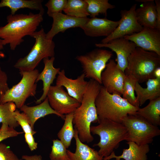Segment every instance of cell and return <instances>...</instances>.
<instances>
[{
    "label": "cell",
    "mask_w": 160,
    "mask_h": 160,
    "mask_svg": "<svg viewBox=\"0 0 160 160\" xmlns=\"http://www.w3.org/2000/svg\"><path fill=\"white\" fill-rule=\"evenodd\" d=\"M102 85L90 79L80 105L73 113V124L79 138L82 143L92 142L94 138L90 131L91 123L98 122L95 100Z\"/></svg>",
    "instance_id": "obj_1"
},
{
    "label": "cell",
    "mask_w": 160,
    "mask_h": 160,
    "mask_svg": "<svg viewBox=\"0 0 160 160\" xmlns=\"http://www.w3.org/2000/svg\"><path fill=\"white\" fill-rule=\"evenodd\" d=\"M43 14H10L7 17V23L0 27V38L4 46L9 44L11 49L15 50L24 40L26 36H30L43 21Z\"/></svg>",
    "instance_id": "obj_2"
},
{
    "label": "cell",
    "mask_w": 160,
    "mask_h": 160,
    "mask_svg": "<svg viewBox=\"0 0 160 160\" xmlns=\"http://www.w3.org/2000/svg\"><path fill=\"white\" fill-rule=\"evenodd\" d=\"M95 103L98 121L107 119L122 123L128 115L136 114L139 108L132 105L120 95L110 93L102 85Z\"/></svg>",
    "instance_id": "obj_3"
},
{
    "label": "cell",
    "mask_w": 160,
    "mask_h": 160,
    "mask_svg": "<svg viewBox=\"0 0 160 160\" xmlns=\"http://www.w3.org/2000/svg\"><path fill=\"white\" fill-rule=\"evenodd\" d=\"M99 124L91 126L90 131L93 135L100 137V140L93 146L100 148L98 153L103 158L109 156L119 147L120 143L126 140L128 136L127 129L122 123H118L107 119L100 120Z\"/></svg>",
    "instance_id": "obj_4"
},
{
    "label": "cell",
    "mask_w": 160,
    "mask_h": 160,
    "mask_svg": "<svg viewBox=\"0 0 160 160\" xmlns=\"http://www.w3.org/2000/svg\"><path fill=\"white\" fill-rule=\"evenodd\" d=\"M160 67V56L137 47L128 57L125 75H130L140 83L154 79L155 70Z\"/></svg>",
    "instance_id": "obj_5"
},
{
    "label": "cell",
    "mask_w": 160,
    "mask_h": 160,
    "mask_svg": "<svg viewBox=\"0 0 160 160\" xmlns=\"http://www.w3.org/2000/svg\"><path fill=\"white\" fill-rule=\"evenodd\" d=\"M30 36L35 38V43L28 54L19 59L14 65V67L19 71H32L42 60L54 57L55 44L52 40L47 38L43 28Z\"/></svg>",
    "instance_id": "obj_6"
},
{
    "label": "cell",
    "mask_w": 160,
    "mask_h": 160,
    "mask_svg": "<svg viewBox=\"0 0 160 160\" xmlns=\"http://www.w3.org/2000/svg\"><path fill=\"white\" fill-rule=\"evenodd\" d=\"M19 73L22 77L21 80L5 92L0 100V104L12 102L17 108L20 109L28 98L36 94L39 70L35 69L30 71H19Z\"/></svg>",
    "instance_id": "obj_7"
},
{
    "label": "cell",
    "mask_w": 160,
    "mask_h": 160,
    "mask_svg": "<svg viewBox=\"0 0 160 160\" xmlns=\"http://www.w3.org/2000/svg\"><path fill=\"white\" fill-rule=\"evenodd\" d=\"M122 123L127 131V142H133L138 145L148 144L152 142L154 137L160 135L158 127L136 114L128 115Z\"/></svg>",
    "instance_id": "obj_8"
},
{
    "label": "cell",
    "mask_w": 160,
    "mask_h": 160,
    "mask_svg": "<svg viewBox=\"0 0 160 160\" xmlns=\"http://www.w3.org/2000/svg\"><path fill=\"white\" fill-rule=\"evenodd\" d=\"M113 55L112 51L102 49H94L76 59L81 63L85 78L102 85L101 74Z\"/></svg>",
    "instance_id": "obj_9"
},
{
    "label": "cell",
    "mask_w": 160,
    "mask_h": 160,
    "mask_svg": "<svg viewBox=\"0 0 160 160\" xmlns=\"http://www.w3.org/2000/svg\"><path fill=\"white\" fill-rule=\"evenodd\" d=\"M47 97L51 107L62 116L74 113L81 104L71 97L63 87L56 85L50 86Z\"/></svg>",
    "instance_id": "obj_10"
},
{
    "label": "cell",
    "mask_w": 160,
    "mask_h": 160,
    "mask_svg": "<svg viewBox=\"0 0 160 160\" xmlns=\"http://www.w3.org/2000/svg\"><path fill=\"white\" fill-rule=\"evenodd\" d=\"M137 4L132 5L128 10H121L120 12V22L114 30L108 36L101 41V43H107L116 39L124 37L140 31L143 29L137 22L135 14Z\"/></svg>",
    "instance_id": "obj_11"
},
{
    "label": "cell",
    "mask_w": 160,
    "mask_h": 160,
    "mask_svg": "<svg viewBox=\"0 0 160 160\" xmlns=\"http://www.w3.org/2000/svg\"><path fill=\"white\" fill-rule=\"evenodd\" d=\"M125 75L112 59L107 63L101 74L102 84L110 93L122 95Z\"/></svg>",
    "instance_id": "obj_12"
},
{
    "label": "cell",
    "mask_w": 160,
    "mask_h": 160,
    "mask_svg": "<svg viewBox=\"0 0 160 160\" xmlns=\"http://www.w3.org/2000/svg\"><path fill=\"white\" fill-rule=\"evenodd\" d=\"M124 38L133 42L137 47L154 52L160 56V30L143 27L139 32L127 35Z\"/></svg>",
    "instance_id": "obj_13"
},
{
    "label": "cell",
    "mask_w": 160,
    "mask_h": 160,
    "mask_svg": "<svg viewBox=\"0 0 160 160\" xmlns=\"http://www.w3.org/2000/svg\"><path fill=\"white\" fill-rule=\"evenodd\" d=\"M96 47L108 48L116 53V60L119 68L124 72L127 65L128 57L137 47L133 42L124 37L113 40L106 43H97Z\"/></svg>",
    "instance_id": "obj_14"
},
{
    "label": "cell",
    "mask_w": 160,
    "mask_h": 160,
    "mask_svg": "<svg viewBox=\"0 0 160 160\" xmlns=\"http://www.w3.org/2000/svg\"><path fill=\"white\" fill-rule=\"evenodd\" d=\"M85 78L82 73L76 79L69 78L65 75L64 70L63 69L58 74L56 85L65 87L68 94L81 103L88 84Z\"/></svg>",
    "instance_id": "obj_15"
},
{
    "label": "cell",
    "mask_w": 160,
    "mask_h": 160,
    "mask_svg": "<svg viewBox=\"0 0 160 160\" xmlns=\"http://www.w3.org/2000/svg\"><path fill=\"white\" fill-rule=\"evenodd\" d=\"M53 23L50 30L46 33L47 38L52 40L53 37L60 32L64 33L67 29L79 27L81 28L85 24L89 18L76 17L58 13L52 14L51 17Z\"/></svg>",
    "instance_id": "obj_16"
},
{
    "label": "cell",
    "mask_w": 160,
    "mask_h": 160,
    "mask_svg": "<svg viewBox=\"0 0 160 160\" xmlns=\"http://www.w3.org/2000/svg\"><path fill=\"white\" fill-rule=\"evenodd\" d=\"M119 22V20L113 21L106 18H100L96 17L89 18L81 28L88 36L106 37L114 30Z\"/></svg>",
    "instance_id": "obj_17"
},
{
    "label": "cell",
    "mask_w": 160,
    "mask_h": 160,
    "mask_svg": "<svg viewBox=\"0 0 160 160\" xmlns=\"http://www.w3.org/2000/svg\"><path fill=\"white\" fill-rule=\"evenodd\" d=\"M55 60L54 57L44 58L43 59L44 67L39 73L36 80L37 83L41 80L43 83V93L40 98L35 101L36 104H40L46 98L49 89L53 83L56 76L60 71V68H55L53 66Z\"/></svg>",
    "instance_id": "obj_18"
},
{
    "label": "cell",
    "mask_w": 160,
    "mask_h": 160,
    "mask_svg": "<svg viewBox=\"0 0 160 160\" xmlns=\"http://www.w3.org/2000/svg\"><path fill=\"white\" fill-rule=\"evenodd\" d=\"M20 109L26 116L33 130L35 123L41 118L51 114H55L63 119L65 117L58 114L51 107L47 97L42 103L37 105L28 106L24 104Z\"/></svg>",
    "instance_id": "obj_19"
},
{
    "label": "cell",
    "mask_w": 160,
    "mask_h": 160,
    "mask_svg": "<svg viewBox=\"0 0 160 160\" xmlns=\"http://www.w3.org/2000/svg\"><path fill=\"white\" fill-rule=\"evenodd\" d=\"M129 145L127 149H124L121 155L116 156L114 151L109 156L103 158V160H109L115 158L116 160L123 159L125 160H147V154L149 152L150 147L148 144L138 145L135 143L127 142Z\"/></svg>",
    "instance_id": "obj_20"
},
{
    "label": "cell",
    "mask_w": 160,
    "mask_h": 160,
    "mask_svg": "<svg viewBox=\"0 0 160 160\" xmlns=\"http://www.w3.org/2000/svg\"><path fill=\"white\" fill-rule=\"evenodd\" d=\"M146 82V88L142 87L137 81L135 84V91L140 106L147 100H150L160 97V79H151Z\"/></svg>",
    "instance_id": "obj_21"
},
{
    "label": "cell",
    "mask_w": 160,
    "mask_h": 160,
    "mask_svg": "<svg viewBox=\"0 0 160 160\" xmlns=\"http://www.w3.org/2000/svg\"><path fill=\"white\" fill-rule=\"evenodd\" d=\"M135 14L138 23L143 27L156 28V15L154 0L143 3L136 9Z\"/></svg>",
    "instance_id": "obj_22"
},
{
    "label": "cell",
    "mask_w": 160,
    "mask_h": 160,
    "mask_svg": "<svg viewBox=\"0 0 160 160\" xmlns=\"http://www.w3.org/2000/svg\"><path fill=\"white\" fill-rule=\"evenodd\" d=\"M74 138L76 141V149L74 153L67 150L70 160H102L103 158L98 151L82 142L79 140L76 129L74 128Z\"/></svg>",
    "instance_id": "obj_23"
},
{
    "label": "cell",
    "mask_w": 160,
    "mask_h": 160,
    "mask_svg": "<svg viewBox=\"0 0 160 160\" xmlns=\"http://www.w3.org/2000/svg\"><path fill=\"white\" fill-rule=\"evenodd\" d=\"M42 0H1L0 2V8L7 7L11 10V15H14L16 12L21 9L28 8L38 10L44 14Z\"/></svg>",
    "instance_id": "obj_24"
},
{
    "label": "cell",
    "mask_w": 160,
    "mask_h": 160,
    "mask_svg": "<svg viewBox=\"0 0 160 160\" xmlns=\"http://www.w3.org/2000/svg\"><path fill=\"white\" fill-rule=\"evenodd\" d=\"M149 101L146 106L139 108L136 114L158 127L160 125V97Z\"/></svg>",
    "instance_id": "obj_25"
},
{
    "label": "cell",
    "mask_w": 160,
    "mask_h": 160,
    "mask_svg": "<svg viewBox=\"0 0 160 160\" xmlns=\"http://www.w3.org/2000/svg\"><path fill=\"white\" fill-rule=\"evenodd\" d=\"M73 113L65 115L64 124L57 134L58 138L66 148L70 146L72 140L74 136L75 131L73 127Z\"/></svg>",
    "instance_id": "obj_26"
},
{
    "label": "cell",
    "mask_w": 160,
    "mask_h": 160,
    "mask_svg": "<svg viewBox=\"0 0 160 160\" xmlns=\"http://www.w3.org/2000/svg\"><path fill=\"white\" fill-rule=\"evenodd\" d=\"M87 4L85 0H68L63 11L66 14L79 17L89 16L87 10Z\"/></svg>",
    "instance_id": "obj_27"
},
{
    "label": "cell",
    "mask_w": 160,
    "mask_h": 160,
    "mask_svg": "<svg viewBox=\"0 0 160 160\" xmlns=\"http://www.w3.org/2000/svg\"><path fill=\"white\" fill-rule=\"evenodd\" d=\"M16 107L13 102L0 104V123H5L14 128L19 126L16 119Z\"/></svg>",
    "instance_id": "obj_28"
},
{
    "label": "cell",
    "mask_w": 160,
    "mask_h": 160,
    "mask_svg": "<svg viewBox=\"0 0 160 160\" xmlns=\"http://www.w3.org/2000/svg\"><path fill=\"white\" fill-rule=\"evenodd\" d=\"M87 4V10L91 17L98 16L99 14L107 16L108 9L114 8L115 6L108 2V0H85Z\"/></svg>",
    "instance_id": "obj_29"
},
{
    "label": "cell",
    "mask_w": 160,
    "mask_h": 160,
    "mask_svg": "<svg viewBox=\"0 0 160 160\" xmlns=\"http://www.w3.org/2000/svg\"><path fill=\"white\" fill-rule=\"evenodd\" d=\"M137 80L130 75H125L122 89V97L132 105L139 108L135 96V87Z\"/></svg>",
    "instance_id": "obj_30"
},
{
    "label": "cell",
    "mask_w": 160,
    "mask_h": 160,
    "mask_svg": "<svg viewBox=\"0 0 160 160\" xmlns=\"http://www.w3.org/2000/svg\"><path fill=\"white\" fill-rule=\"evenodd\" d=\"M53 145L49 157L50 160H70L67 148L62 142L57 139L53 140Z\"/></svg>",
    "instance_id": "obj_31"
},
{
    "label": "cell",
    "mask_w": 160,
    "mask_h": 160,
    "mask_svg": "<svg viewBox=\"0 0 160 160\" xmlns=\"http://www.w3.org/2000/svg\"><path fill=\"white\" fill-rule=\"evenodd\" d=\"M67 2V0H49L45 4L47 8V13L51 17L53 14L61 13Z\"/></svg>",
    "instance_id": "obj_32"
},
{
    "label": "cell",
    "mask_w": 160,
    "mask_h": 160,
    "mask_svg": "<svg viewBox=\"0 0 160 160\" xmlns=\"http://www.w3.org/2000/svg\"><path fill=\"white\" fill-rule=\"evenodd\" d=\"M16 114V119L19 125H20L25 133H31L33 135L36 132L31 128L28 120L26 115L23 113H20L17 110L15 111Z\"/></svg>",
    "instance_id": "obj_33"
},
{
    "label": "cell",
    "mask_w": 160,
    "mask_h": 160,
    "mask_svg": "<svg viewBox=\"0 0 160 160\" xmlns=\"http://www.w3.org/2000/svg\"><path fill=\"white\" fill-rule=\"evenodd\" d=\"M23 132H18L14 128L9 127L7 124L2 123L0 128V143L7 138L17 136Z\"/></svg>",
    "instance_id": "obj_34"
},
{
    "label": "cell",
    "mask_w": 160,
    "mask_h": 160,
    "mask_svg": "<svg viewBox=\"0 0 160 160\" xmlns=\"http://www.w3.org/2000/svg\"><path fill=\"white\" fill-rule=\"evenodd\" d=\"M0 160H20L6 144L0 143Z\"/></svg>",
    "instance_id": "obj_35"
},
{
    "label": "cell",
    "mask_w": 160,
    "mask_h": 160,
    "mask_svg": "<svg viewBox=\"0 0 160 160\" xmlns=\"http://www.w3.org/2000/svg\"><path fill=\"white\" fill-rule=\"evenodd\" d=\"M9 89L7 75L0 66V100Z\"/></svg>",
    "instance_id": "obj_36"
},
{
    "label": "cell",
    "mask_w": 160,
    "mask_h": 160,
    "mask_svg": "<svg viewBox=\"0 0 160 160\" xmlns=\"http://www.w3.org/2000/svg\"><path fill=\"white\" fill-rule=\"evenodd\" d=\"M25 141L28 144L30 150L33 151L36 150L38 146V143L35 142L33 135L31 133H26L24 135Z\"/></svg>",
    "instance_id": "obj_37"
},
{
    "label": "cell",
    "mask_w": 160,
    "mask_h": 160,
    "mask_svg": "<svg viewBox=\"0 0 160 160\" xmlns=\"http://www.w3.org/2000/svg\"><path fill=\"white\" fill-rule=\"evenodd\" d=\"M155 1L156 15V28L160 30V1L155 0Z\"/></svg>",
    "instance_id": "obj_38"
},
{
    "label": "cell",
    "mask_w": 160,
    "mask_h": 160,
    "mask_svg": "<svg viewBox=\"0 0 160 160\" xmlns=\"http://www.w3.org/2000/svg\"><path fill=\"white\" fill-rule=\"evenodd\" d=\"M22 158L25 160H43L42 156L40 155H35L31 156L24 155L22 156Z\"/></svg>",
    "instance_id": "obj_39"
},
{
    "label": "cell",
    "mask_w": 160,
    "mask_h": 160,
    "mask_svg": "<svg viewBox=\"0 0 160 160\" xmlns=\"http://www.w3.org/2000/svg\"><path fill=\"white\" fill-rule=\"evenodd\" d=\"M153 76L154 78L160 79V67L157 68L155 70Z\"/></svg>",
    "instance_id": "obj_40"
},
{
    "label": "cell",
    "mask_w": 160,
    "mask_h": 160,
    "mask_svg": "<svg viewBox=\"0 0 160 160\" xmlns=\"http://www.w3.org/2000/svg\"><path fill=\"white\" fill-rule=\"evenodd\" d=\"M4 44L3 40L0 38V57H3L4 54L1 51L4 49Z\"/></svg>",
    "instance_id": "obj_41"
},
{
    "label": "cell",
    "mask_w": 160,
    "mask_h": 160,
    "mask_svg": "<svg viewBox=\"0 0 160 160\" xmlns=\"http://www.w3.org/2000/svg\"><path fill=\"white\" fill-rule=\"evenodd\" d=\"M150 0H136V1L143 3H145L149 1Z\"/></svg>",
    "instance_id": "obj_42"
},
{
    "label": "cell",
    "mask_w": 160,
    "mask_h": 160,
    "mask_svg": "<svg viewBox=\"0 0 160 160\" xmlns=\"http://www.w3.org/2000/svg\"></svg>",
    "instance_id": "obj_43"
}]
</instances>
